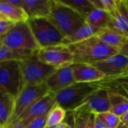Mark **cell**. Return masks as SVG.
<instances>
[{"label":"cell","mask_w":128,"mask_h":128,"mask_svg":"<svg viewBox=\"0 0 128 128\" xmlns=\"http://www.w3.org/2000/svg\"><path fill=\"white\" fill-rule=\"evenodd\" d=\"M72 52L75 63L94 64L118 53V51L107 46L97 37L67 45Z\"/></svg>","instance_id":"obj_1"},{"label":"cell","mask_w":128,"mask_h":128,"mask_svg":"<svg viewBox=\"0 0 128 128\" xmlns=\"http://www.w3.org/2000/svg\"><path fill=\"white\" fill-rule=\"evenodd\" d=\"M48 19L65 38L73 34L85 23L84 17L60 0H52L51 13Z\"/></svg>","instance_id":"obj_2"},{"label":"cell","mask_w":128,"mask_h":128,"mask_svg":"<svg viewBox=\"0 0 128 128\" xmlns=\"http://www.w3.org/2000/svg\"><path fill=\"white\" fill-rule=\"evenodd\" d=\"M2 44L14 50L36 54L41 49L26 22H18L0 38Z\"/></svg>","instance_id":"obj_3"},{"label":"cell","mask_w":128,"mask_h":128,"mask_svg":"<svg viewBox=\"0 0 128 128\" xmlns=\"http://www.w3.org/2000/svg\"><path fill=\"white\" fill-rule=\"evenodd\" d=\"M100 87L94 83H74L64 90L54 94L56 103L67 112L79 109L95 91Z\"/></svg>","instance_id":"obj_4"},{"label":"cell","mask_w":128,"mask_h":128,"mask_svg":"<svg viewBox=\"0 0 128 128\" xmlns=\"http://www.w3.org/2000/svg\"><path fill=\"white\" fill-rule=\"evenodd\" d=\"M19 62L23 88L45 83L49 76L57 70L40 61L36 54Z\"/></svg>","instance_id":"obj_5"},{"label":"cell","mask_w":128,"mask_h":128,"mask_svg":"<svg viewBox=\"0 0 128 128\" xmlns=\"http://www.w3.org/2000/svg\"><path fill=\"white\" fill-rule=\"evenodd\" d=\"M27 22L40 48L63 44L65 37L48 18L29 19Z\"/></svg>","instance_id":"obj_6"},{"label":"cell","mask_w":128,"mask_h":128,"mask_svg":"<svg viewBox=\"0 0 128 128\" xmlns=\"http://www.w3.org/2000/svg\"><path fill=\"white\" fill-rule=\"evenodd\" d=\"M20 61L0 63V92L16 99L23 89Z\"/></svg>","instance_id":"obj_7"},{"label":"cell","mask_w":128,"mask_h":128,"mask_svg":"<svg viewBox=\"0 0 128 128\" xmlns=\"http://www.w3.org/2000/svg\"><path fill=\"white\" fill-rule=\"evenodd\" d=\"M48 92L49 91L45 83L24 87L15 99L13 115L5 128L14 124L34 104L45 96Z\"/></svg>","instance_id":"obj_8"},{"label":"cell","mask_w":128,"mask_h":128,"mask_svg":"<svg viewBox=\"0 0 128 128\" xmlns=\"http://www.w3.org/2000/svg\"><path fill=\"white\" fill-rule=\"evenodd\" d=\"M36 55L40 61L56 69L69 67L75 63L72 51L65 44L41 48Z\"/></svg>","instance_id":"obj_9"},{"label":"cell","mask_w":128,"mask_h":128,"mask_svg":"<svg viewBox=\"0 0 128 128\" xmlns=\"http://www.w3.org/2000/svg\"><path fill=\"white\" fill-rule=\"evenodd\" d=\"M111 105L109 96V90L100 87L90 95L85 103L76 111L85 114L98 115L110 111Z\"/></svg>","instance_id":"obj_10"},{"label":"cell","mask_w":128,"mask_h":128,"mask_svg":"<svg viewBox=\"0 0 128 128\" xmlns=\"http://www.w3.org/2000/svg\"><path fill=\"white\" fill-rule=\"evenodd\" d=\"M94 65L100 70L106 79L122 77L128 70V58L118 53L103 61L94 63Z\"/></svg>","instance_id":"obj_11"},{"label":"cell","mask_w":128,"mask_h":128,"mask_svg":"<svg viewBox=\"0 0 128 128\" xmlns=\"http://www.w3.org/2000/svg\"><path fill=\"white\" fill-rule=\"evenodd\" d=\"M56 104L57 103L55 100L54 94L51 92H48L45 96H44L35 104H34L11 125L14 124L15 123L20 122L26 127V125L32 120L48 115L50 111L56 106Z\"/></svg>","instance_id":"obj_12"},{"label":"cell","mask_w":128,"mask_h":128,"mask_svg":"<svg viewBox=\"0 0 128 128\" xmlns=\"http://www.w3.org/2000/svg\"><path fill=\"white\" fill-rule=\"evenodd\" d=\"M75 83L72 65L57 69L47 80L45 84L49 92L55 94Z\"/></svg>","instance_id":"obj_13"},{"label":"cell","mask_w":128,"mask_h":128,"mask_svg":"<svg viewBox=\"0 0 128 128\" xmlns=\"http://www.w3.org/2000/svg\"><path fill=\"white\" fill-rule=\"evenodd\" d=\"M72 70L75 82L77 83H94L106 78V76L91 64L74 63Z\"/></svg>","instance_id":"obj_14"},{"label":"cell","mask_w":128,"mask_h":128,"mask_svg":"<svg viewBox=\"0 0 128 128\" xmlns=\"http://www.w3.org/2000/svg\"><path fill=\"white\" fill-rule=\"evenodd\" d=\"M51 4L52 0H23V9L29 19L48 18Z\"/></svg>","instance_id":"obj_15"},{"label":"cell","mask_w":128,"mask_h":128,"mask_svg":"<svg viewBox=\"0 0 128 128\" xmlns=\"http://www.w3.org/2000/svg\"><path fill=\"white\" fill-rule=\"evenodd\" d=\"M112 22L109 28L118 32L121 35L128 38L127 12L124 0H118V9L110 15Z\"/></svg>","instance_id":"obj_16"},{"label":"cell","mask_w":128,"mask_h":128,"mask_svg":"<svg viewBox=\"0 0 128 128\" xmlns=\"http://www.w3.org/2000/svg\"><path fill=\"white\" fill-rule=\"evenodd\" d=\"M0 14L5 19L14 23L18 22H26L29 19L22 8L10 4L5 0H0Z\"/></svg>","instance_id":"obj_17"},{"label":"cell","mask_w":128,"mask_h":128,"mask_svg":"<svg viewBox=\"0 0 128 128\" xmlns=\"http://www.w3.org/2000/svg\"><path fill=\"white\" fill-rule=\"evenodd\" d=\"M102 30L103 29L96 28L85 22L82 26L78 28L73 34L68 37H66L64 38L63 44L69 45L87 40L92 37L97 36Z\"/></svg>","instance_id":"obj_18"},{"label":"cell","mask_w":128,"mask_h":128,"mask_svg":"<svg viewBox=\"0 0 128 128\" xmlns=\"http://www.w3.org/2000/svg\"><path fill=\"white\" fill-rule=\"evenodd\" d=\"M15 98L0 92V124L5 128L8 124L14 112Z\"/></svg>","instance_id":"obj_19"},{"label":"cell","mask_w":128,"mask_h":128,"mask_svg":"<svg viewBox=\"0 0 128 128\" xmlns=\"http://www.w3.org/2000/svg\"><path fill=\"white\" fill-rule=\"evenodd\" d=\"M97 37L100 40L109 47L113 48L119 52L121 46L123 45L126 37L121 35L118 32L112 28L103 29Z\"/></svg>","instance_id":"obj_20"},{"label":"cell","mask_w":128,"mask_h":128,"mask_svg":"<svg viewBox=\"0 0 128 128\" xmlns=\"http://www.w3.org/2000/svg\"><path fill=\"white\" fill-rule=\"evenodd\" d=\"M112 19L110 14L99 8L93 10L85 18L86 23L100 29L109 28Z\"/></svg>","instance_id":"obj_21"},{"label":"cell","mask_w":128,"mask_h":128,"mask_svg":"<svg viewBox=\"0 0 128 128\" xmlns=\"http://www.w3.org/2000/svg\"><path fill=\"white\" fill-rule=\"evenodd\" d=\"M109 96L111 105L110 112L121 117L128 111V98L115 90H109Z\"/></svg>","instance_id":"obj_22"},{"label":"cell","mask_w":128,"mask_h":128,"mask_svg":"<svg viewBox=\"0 0 128 128\" xmlns=\"http://www.w3.org/2000/svg\"><path fill=\"white\" fill-rule=\"evenodd\" d=\"M99 87L109 90H115L128 98V77L118 79L105 78L100 82H96Z\"/></svg>","instance_id":"obj_23"},{"label":"cell","mask_w":128,"mask_h":128,"mask_svg":"<svg viewBox=\"0 0 128 128\" xmlns=\"http://www.w3.org/2000/svg\"><path fill=\"white\" fill-rule=\"evenodd\" d=\"M34 55L35 54L12 50L3 44L0 46V63L8 61H22Z\"/></svg>","instance_id":"obj_24"},{"label":"cell","mask_w":128,"mask_h":128,"mask_svg":"<svg viewBox=\"0 0 128 128\" xmlns=\"http://www.w3.org/2000/svg\"><path fill=\"white\" fill-rule=\"evenodd\" d=\"M64 4L71 7L83 17L86 18L88 15L95 9L91 0H60Z\"/></svg>","instance_id":"obj_25"},{"label":"cell","mask_w":128,"mask_h":128,"mask_svg":"<svg viewBox=\"0 0 128 128\" xmlns=\"http://www.w3.org/2000/svg\"><path fill=\"white\" fill-rule=\"evenodd\" d=\"M66 115L67 112L63 108L56 104L48 115L46 128H56L65 121Z\"/></svg>","instance_id":"obj_26"},{"label":"cell","mask_w":128,"mask_h":128,"mask_svg":"<svg viewBox=\"0 0 128 128\" xmlns=\"http://www.w3.org/2000/svg\"><path fill=\"white\" fill-rule=\"evenodd\" d=\"M91 2L95 8L102 9L110 15L118 9V0H91Z\"/></svg>","instance_id":"obj_27"},{"label":"cell","mask_w":128,"mask_h":128,"mask_svg":"<svg viewBox=\"0 0 128 128\" xmlns=\"http://www.w3.org/2000/svg\"><path fill=\"white\" fill-rule=\"evenodd\" d=\"M96 116L108 128H115L121 123L120 117L110 111L103 112Z\"/></svg>","instance_id":"obj_28"},{"label":"cell","mask_w":128,"mask_h":128,"mask_svg":"<svg viewBox=\"0 0 128 128\" xmlns=\"http://www.w3.org/2000/svg\"><path fill=\"white\" fill-rule=\"evenodd\" d=\"M75 115V126L74 128H87L88 122V114L73 112Z\"/></svg>","instance_id":"obj_29"},{"label":"cell","mask_w":128,"mask_h":128,"mask_svg":"<svg viewBox=\"0 0 128 128\" xmlns=\"http://www.w3.org/2000/svg\"><path fill=\"white\" fill-rule=\"evenodd\" d=\"M47 119L48 115L37 118L32 122H30L27 125L26 128H46L47 127Z\"/></svg>","instance_id":"obj_30"},{"label":"cell","mask_w":128,"mask_h":128,"mask_svg":"<svg viewBox=\"0 0 128 128\" xmlns=\"http://www.w3.org/2000/svg\"><path fill=\"white\" fill-rule=\"evenodd\" d=\"M14 24V22L6 19H0V38L11 29Z\"/></svg>","instance_id":"obj_31"},{"label":"cell","mask_w":128,"mask_h":128,"mask_svg":"<svg viewBox=\"0 0 128 128\" xmlns=\"http://www.w3.org/2000/svg\"><path fill=\"white\" fill-rule=\"evenodd\" d=\"M118 53L127 57L128 58V38H125L124 42L123 45L121 46V49L119 50Z\"/></svg>","instance_id":"obj_32"},{"label":"cell","mask_w":128,"mask_h":128,"mask_svg":"<svg viewBox=\"0 0 128 128\" xmlns=\"http://www.w3.org/2000/svg\"><path fill=\"white\" fill-rule=\"evenodd\" d=\"M7 3L12 4L16 7H20L23 8V0H5Z\"/></svg>","instance_id":"obj_33"},{"label":"cell","mask_w":128,"mask_h":128,"mask_svg":"<svg viewBox=\"0 0 128 128\" xmlns=\"http://www.w3.org/2000/svg\"><path fill=\"white\" fill-rule=\"evenodd\" d=\"M94 128H108L100 119L99 118L95 115V119H94Z\"/></svg>","instance_id":"obj_34"},{"label":"cell","mask_w":128,"mask_h":128,"mask_svg":"<svg viewBox=\"0 0 128 128\" xmlns=\"http://www.w3.org/2000/svg\"><path fill=\"white\" fill-rule=\"evenodd\" d=\"M94 119H95V115L90 114L89 117H88V128H94Z\"/></svg>","instance_id":"obj_35"},{"label":"cell","mask_w":128,"mask_h":128,"mask_svg":"<svg viewBox=\"0 0 128 128\" xmlns=\"http://www.w3.org/2000/svg\"><path fill=\"white\" fill-rule=\"evenodd\" d=\"M120 118H121V122L126 127H127L128 128V111L126 113H124L121 117H120Z\"/></svg>","instance_id":"obj_36"},{"label":"cell","mask_w":128,"mask_h":128,"mask_svg":"<svg viewBox=\"0 0 128 128\" xmlns=\"http://www.w3.org/2000/svg\"><path fill=\"white\" fill-rule=\"evenodd\" d=\"M6 128H26V126H24L22 123H20V122H17V123H15L13 125H11L9 127Z\"/></svg>","instance_id":"obj_37"},{"label":"cell","mask_w":128,"mask_h":128,"mask_svg":"<svg viewBox=\"0 0 128 128\" xmlns=\"http://www.w3.org/2000/svg\"><path fill=\"white\" fill-rule=\"evenodd\" d=\"M115 128H128L127 127H126V126H125V125H124V124L121 122V123H120V124H118V126H117Z\"/></svg>","instance_id":"obj_38"},{"label":"cell","mask_w":128,"mask_h":128,"mask_svg":"<svg viewBox=\"0 0 128 128\" xmlns=\"http://www.w3.org/2000/svg\"><path fill=\"white\" fill-rule=\"evenodd\" d=\"M124 3L125 8H126V10H127V12L128 16V0H124Z\"/></svg>","instance_id":"obj_39"},{"label":"cell","mask_w":128,"mask_h":128,"mask_svg":"<svg viewBox=\"0 0 128 128\" xmlns=\"http://www.w3.org/2000/svg\"><path fill=\"white\" fill-rule=\"evenodd\" d=\"M126 77H128V70L127 71V73H126L122 77H120V78H126ZM116 79H118V78H116Z\"/></svg>","instance_id":"obj_40"},{"label":"cell","mask_w":128,"mask_h":128,"mask_svg":"<svg viewBox=\"0 0 128 128\" xmlns=\"http://www.w3.org/2000/svg\"><path fill=\"white\" fill-rule=\"evenodd\" d=\"M2 45V43H1V41H0V46Z\"/></svg>","instance_id":"obj_41"},{"label":"cell","mask_w":128,"mask_h":128,"mask_svg":"<svg viewBox=\"0 0 128 128\" xmlns=\"http://www.w3.org/2000/svg\"><path fill=\"white\" fill-rule=\"evenodd\" d=\"M0 128H2V126H1V124H0Z\"/></svg>","instance_id":"obj_42"},{"label":"cell","mask_w":128,"mask_h":128,"mask_svg":"<svg viewBox=\"0 0 128 128\" xmlns=\"http://www.w3.org/2000/svg\"></svg>","instance_id":"obj_43"}]
</instances>
